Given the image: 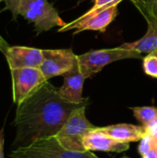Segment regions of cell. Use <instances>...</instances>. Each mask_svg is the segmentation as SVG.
Masks as SVG:
<instances>
[{"label": "cell", "instance_id": "6da1fadb", "mask_svg": "<svg viewBox=\"0 0 157 158\" xmlns=\"http://www.w3.org/2000/svg\"><path fill=\"white\" fill-rule=\"evenodd\" d=\"M89 103L71 104L61 97L58 88L46 81L18 105L13 122L16 133L12 151L56 136L72 111Z\"/></svg>", "mask_w": 157, "mask_h": 158}, {"label": "cell", "instance_id": "7a4b0ae2", "mask_svg": "<svg viewBox=\"0 0 157 158\" xmlns=\"http://www.w3.org/2000/svg\"><path fill=\"white\" fill-rule=\"evenodd\" d=\"M3 3L5 6L2 11H9L14 21L18 17H23L32 23L37 34L55 27L62 28L67 23L47 0H4Z\"/></svg>", "mask_w": 157, "mask_h": 158}, {"label": "cell", "instance_id": "3957f363", "mask_svg": "<svg viewBox=\"0 0 157 158\" xmlns=\"http://www.w3.org/2000/svg\"><path fill=\"white\" fill-rule=\"evenodd\" d=\"M88 104H84L72 111L60 131L56 136L66 149L75 152H86L82 141L84 137L96 127L86 118L85 110Z\"/></svg>", "mask_w": 157, "mask_h": 158}, {"label": "cell", "instance_id": "277c9868", "mask_svg": "<svg viewBox=\"0 0 157 158\" xmlns=\"http://www.w3.org/2000/svg\"><path fill=\"white\" fill-rule=\"evenodd\" d=\"M77 58L81 73L85 79H88L113 62L130 58H142V54L118 46L115 48L92 50L78 56Z\"/></svg>", "mask_w": 157, "mask_h": 158}, {"label": "cell", "instance_id": "5b68a950", "mask_svg": "<svg viewBox=\"0 0 157 158\" xmlns=\"http://www.w3.org/2000/svg\"><path fill=\"white\" fill-rule=\"evenodd\" d=\"M10 158H99L92 152H75L66 149L56 137L37 141L29 146L10 153Z\"/></svg>", "mask_w": 157, "mask_h": 158}, {"label": "cell", "instance_id": "8992f818", "mask_svg": "<svg viewBox=\"0 0 157 158\" xmlns=\"http://www.w3.org/2000/svg\"><path fill=\"white\" fill-rule=\"evenodd\" d=\"M118 5H114L105 8L96 10L89 9L78 19L66 23L62 28L58 29V32H65L68 31L75 30L74 34L85 31H95L105 32L106 28L114 21L118 13Z\"/></svg>", "mask_w": 157, "mask_h": 158}, {"label": "cell", "instance_id": "52a82bcc", "mask_svg": "<svg viewBox=\"0 0 157 158\" xmlns=\"http://www.w3.org/2000/svg\"><path fill=\"white\" fill-rule=\"evenodd\" d=\"M13 102L22 103L43 84L48 81L39 68H22L10 69Z\"/></svg>", "mask_w": 157, "mask_h": 158}, {"label": "cell", "instance_id": "ba28073f", "mask_svg": "<svg viewBox=\"0 0 157 158\" xmlns=\"http://www.w3.org/2000/svg\"><path fill=\"white\" fill-rule=\"evenodd\" d=\"M43 53V59L40 69L47 81L70 71L78 61V56L71 49H46Z\"/></svg>", "mask_w": 157, "mask_h": 158}, {"label": "cell", "instance_id": "9c48e42d", "mask_svg": "<svg viewBox=\"0 0 157 158\" xmlns=\"http://www.w3.org/2000/svg\"><path fill=\"white\" fill-rule=\"evenodd\" d=\"M10 69L22 68H39L43 59L42 49L28 46H9L4 54Z\"/></svg>", "mask_w": 157, "mask_h": 158}, {"label": "cell", "instance_id": "30bf717a", "mask_svg": "<svg viewBox=\"0 0 157 158\" xmlns=\"http://www.w3.org/2000/svg\"><path fill=\"white\" fill-rule=\"evenodd\" d=\"M83 148L86 152H105V153H123L130 149V143L116 141L100 127H96L90 131L82 141Z\"/></svg>", "mask_w": 157, "mask_h": 158}, {"label": "cell", "instance_id": "8fae6325", "mask_svg": "<svg viewBox=\"0 0 157 158\" xmlns=\"http://www.w3.org/2000/svg\"><path fill=\"white\" fill-rule=\"evenodd\" d=\"M63 84L58 88V93L63 99L76 105L90 102L89 98L82 96L83 84L86 79L80 69L78 61L70 71L63 75Z\"/></svg>", "mask_w": 157, "mask_h": 158}, {"label": "cell", "instance_id": "7c38bea8", "mask_svg": "<svg viewBox=\"0 0 157 158\" xmlns=\"http://www.w3.org/2000/svg\"><path fill=\"white\" fill-rule=\"evenodd\" d=\"M148 24L146 33L139 40L131 43H124L121 48L132 50L140 54H157V19L143 13Z\"/></svg>", "mask_w": 157, "mask_h": 158}, {"label": "cell", "instance_id": "4fadbf2b", "mask_svg": "<svg viewBox=\"0 0 157 158\" xmlns=\"http://www.w3.org/2000/svg\"><path fill=\"white\" fill-rule=\"evenodd\" d=\"M100 129L116 141L126 143L139 142L146 135V130L142 125L138 126L133 124L120 123L106 127H100Z\"/></svg>", "mask_w": 157, "mask_h": 158}, {"label": "cell", "instance_id": "5bb4252c", "mask_svg": "<svg viewBox=\"0 0 157 158\" xmlns=\"http://www.w3.org/2000/svg\"><path fill=\"white\" fill-rule=\"evenodd\" d=\"M135 118L143 126L146 128L150 124L157 120V107L154 106H134L130 107Z\"/></svg>", "mask_w": 157, "mask_h": 158}, {"label": "cell", "instance_id": "9a60e30c", "mask_svg": "<svg viewBox=\"0 0 157 158\" xmlns=\"http://www.w3.org/2000/svg\"><path fill=\"white\" fill-rule=\"evenodd\" d=\"M143 68L146 75L157 79V54H149L143 57Z\"/></svg>", "mask_w": 157, "mask_h": 158}, {"label": "cell", "instance_id": "2e32d148", "mask_svg": "<svg viewBox=\"0 0 157 158\" xmlns=\"http://www.w3.org/2000/svg\"><path fill=\"white\" fill-rule=\"evenodd\" d=\"M140 144L138 147V151L139 154L141 155V156H144L146 153H148L151 149H153L155 147V140L152 136H150L149 134L146 133V135L140 141Z\"/></svg>", "mask_w": 157, "mask_h": 158}, {"label": "cell", "instance_id": "e0dca14e", "mask_svg": "<svg viewBox=\"0 0 157 158\" xmlns=\"http://www.w3.org/2000/svg\"><path fill=\"white\" fill-rule=\"evenodd\" d=\"M93 6L90 8L91 10H96L99 8H105V7H108L114 5H119L120 2H122L123 0H93ZM135 6L139 5L140 1L139 0H130Z\"/></svg>", "mask_w": 157, "mask_h": 158}, {"label": "cell", "instance_id": "ac0fdd59", "mask_svg": "<svg viewBox=\"0 0 157 158\" xmlns=\"http://www.w3.org/2000/svg\"><path fill=\"white\" fill-rule=\"evenodd\" d=\"M145 130H146L147 134H149L150 136L154 138H157V120L153 122L152 124H150L149 126H147Z\"/></svg>", "mask_w": 157, "mask_h": 158}, {"label": "cell", "instance_id": "d6986e66", "mask_svg": "<svg viewBox=\"0 0 157 158\" xmlns=\"http://www.w3.org/2000/svg\"><path fill=\"white\" fill-rule=\"evenodd\" d=\"M139 1H140V3L136 6L140 10H145V9L150 8L153 6V4L155 2V0H139Z\"/></svg>", "mask_w": 157, "mask_h": 158}, {"label": "cell", "instance_id": "ffe728a7", "mask_svg": "<svg viewBox=\"0 0 157 158\" xmlns=\"http://www.w3.org/2000/svg\"><path fill=\"white\" fill-rule=\"evenodd\" d=\"M142 13H145V14H148L154 18H156L157 19V0H155V2L153 4V6L148 8V9H145V10H140Z\"/></svg>", "mask_w": 157, "mask_h": 158}, {"label": "cell", "instance_id": "44dd1931", "mask_svg": "<svg viewBox=\"0 0 157 158\" xmlns=\"http://www.w3.org/2000/svg\"><path fill=\"white\" fill-rule=\"evenodd\" d=\"M4 140H5V135H4V130L0 131V158H3V150H4Z\"/></svg>", "mask_w": 157, "mask_h": 158}, {"label": "cell", "instance_id": "7402d4cb", "mask_svg": "<svg viewBox=\"0 0 157 158\" xmlns=\"http://www.w3.org/2000/svg\"><path fill=\"white\" fill-rule=\"evenodd\" d=\"M143 158H157V150L155 147L151 149L148 153H146L144 156H142Z\"/></svg>", "mask_w": 157, "mask_h": 158}, {"label": "cell", "instance_id": "603a6c76", "mask_svg": "<svg viewBox=\"0 0 157 158\" xmlns=\"http://www.w3.org/2000/svg\"><path fill=\"white\" fill-rule=\"evenodd\" d=\"M154 140H155V149L157 150V138H154Z\"/></svg>", "mask_w": 157, "mask_h": 158}, {"label": "cell", "instance_id": "cb8c5ba5", "mask_svg": "<svg viewBox=\"0 0 157 158\" xmlns=\"http://www.w3.org/2000/svg\"><path fill=\"white\" fill-rule=\"evenodd\" d=\"M4 2V0H0V5H1V3H3Z\"/></svg>", "mask_w": 157, "mask_h": 158}, {"label": "cell", "instance_id": "d4e9b609", "mask_svg": "<svg viewBox=\"0 0 157 158\" xmlns=\"http://www.w3.org/2000/svg\"><path fill=\"white\" fill-rule=\"evenodd\" d=\"M123 158H129V157H126V156H125V157H123Z\"/></svg>", "mask_w": 157, "mask_h": 158}]
</instances>
